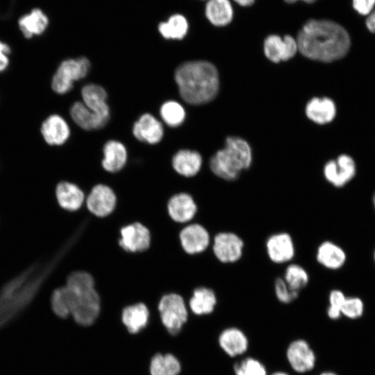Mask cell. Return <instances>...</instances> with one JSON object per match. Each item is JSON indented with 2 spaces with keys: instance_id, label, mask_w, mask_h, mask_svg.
I'll list each match as a JSON object with an SVG mask.
<instances>
[{
  "instance_id": "obj_1",
  "label": "cell",
  "mask_w": 375,
  "mask_h": 375,
  "mask_svg": "<svg viewBox=\"0 0 375 375\" xmlns=\"http://www.w3.org/2000/svg\"><path fill=\"white\" fill-rule=\"evenodd\" d=\"M53 312L60 318L72 315L82 326L92 324L100 312V295L92 275L84 270L68 274L65 285L54 289L50 297Z\"/></svg>"
},
{
  "instance_id": "obj_2",
  "label": "cell",
  "mask_w": 375,
  "mask_h": 375,
  "mask_svg": "<svg viewBox=\"0 0 375 375\" xmlns=\"http://www.w3.org/2000/svg\"><path fill=\"white\" fill-rule=\"evenodd\" d=\"M298 50L305 57L321 62L340 60L348 53L351 40L339 24L324 19H310L297 37Z\"/></svg>"
},
{
  "instance_id": "obj_3",
  "label": "cell",
  "mask_w": 375,
  "mask_h": 375,
  "mask_svg": "<svg viewBox=\"0 0 375 375\" xmlns=\"http://www.w3.org/2000/svg\"><path fill=\"white\" fill-rule=\"evenodd\" d=\"M174 79L181 98L191 105L212 101L219 91V74L215 66L205 60L188 61L176 69Z\"/></svg>"
},
{
  "instance_id": "obj_4",
  "label": "cell",
  "mask_w": 375,
  "mask_h": 375,
  "mask_svg": "<svg viewBox=\"0 0 375 375\" xmlns=\"http://www.w3.org/2000/svg\"><path fill=\"white\" fill-rule=\"evenodd\" d=\"M251 159V148L244 140L228 137L224 148L211 157L209 166L215 176L233 181L238 178L242 170L250 167Z\"/></svg>"
},
{
  "instance_id": "obj_5",
  "label": "cell",
  "mask_w": 375,
  "mask_h": 375,
  "mask_svg": "<svg viewBox=\"0 0 375 375\" xmlns=\"http://www.w3.org/2000/svg\"><path fill=\"white\" fill-rule=\"evenodd\" d=\"M90 69V62L85 57L62 61L53 76V90L60 94L69 92L74 82L85 78Z\"/></svg>"
},
{
  "instance_id": "obj_6",
  "label": "cell",
  "mask_w": 375,
  "mask_h": 375,
  "mask_svg": "<svg viewBox=\"0 0 375 375\" xmlns=\"http://www.w3.org/2000/svg\"><path fill=\"white\" fill-rule=\"evenodd\" d=\"M163 325L172 335H176L188 319V310L181 295L171 292L164 294L158 305Z\"/></svg>"
},
{
  "instance_id": "obj_7",
  "label": "cell",
  "mask_w": 375,
  "mask_h": 375,
  "mask_svg": "<svg viewBox=\"0 0 375 375\" xmlns=\"http://www.w3.org/2000/svg\"><path fill=\"white\" fill-rule=\"evenodd\" d=\"M244 242L235 233L222 231L212 240V250L215 257L222 263H234L243 255Z\"/></svg>"
},
{
  "instance_id": "obj_8",
  "label": "cell",
  "mask_w": 375,
  "mask_h": 375,
  "mask_svg": "<svg viewBox=\"0 0 375 375\" xmlns=\"http://www.w3.org/2000/svg\"><path fill=\"white\" fill-rule=\"evenodd\" d=\"M356 173V161L347 154H341L335 160L328 161L323 169L326 181L337 189L342 188L350 183L355 178Z\"/></svg>"
},
{
  "instance_id": "obj_9",
  "label": "cell",
  "mask_w": 375,
  "mask_h": 375,
  "mask_svg": "<svg viewBox=\"0 0 375 375\" xmlns=\"http://www.w3.org/2000/svg\"><path fill=\"white\" fill-rule=\"evenodd\" d=\"M119 235L118 245L127 253H142L150 247V231L140 222H135L122 226Z\"/></svg>"
},
{
  "instance_id": "obj_10",
  "label": "cell",
  "mask_w": 375,
  "mask_h": 375,
  "mask_svg": "<svg viewBox=\"0 0 375 375\" xmlns=\"http://www.w3.org/2000/svg\"><path fill=\"white\" fill-rule=\"evenodd\" d=\"M117 196L111 187L98 183L88 194L85 205L93 215L103 218L113 212L117 206Z\"/></svg>"
},
{
  "instance_id": "obj_11",
  "label": "cell",
  "mask_w": 375,
  "mask_h": 375,
  "mask_svg": "<svg viewBox=\"0 0 375 375\" xmlns=\"http://www.w3.org/2000/svg\"><path fill=\"white\" fill-rule=\"evenodd\" d=\"M178 239L182 249L190 256L203 253L211 243L209 231L199 223L185 226L178 233Z\"/></svg>"
},
{
  "instance_id": "obj_12",
  "label": "cell",
  "mask_w": 375,
  "mask_h": 375,
  "mask_svg": "<svg viewBox=\"0 0 375 375\" xmlns=\"http://www.w3.org/2000/svg\"><path fill=\"white\" fill-rule=\"evenodd\" d=\"M285 354L290 366L297 373H307L315 366V353L305 340L297 339L292 341L287 347Z\"/></svg>"
},
{
  "instance_id": "obj_13",
  "label": "cell",
  "mask_w": 375,
  "mask_h": 375,
  "mask_svg": "<svg viewBox=\"0 0 375 375\" xmlns=\"http://www.w3.org/2000/svg\"><path fill=\"white\" fill-rule=\"evenodd\" d=\"M265 248L269 259L275 264L288 263L295 256L294 240L287 232L269 235L266 240Z\"/></svg>"
},
{
  "instance_id": "obj_14",
  "label": "cell",
  "mask_w": 375,
  "mask_h": 375,
  "mask_svg": "<svg viewBox=\"0 0 375 375\" xmlns=\"http://www.w3.org/2000/svg\"><path fill=\"white\" fill-rule=\"evenodd\" d=\"M167 210L169 217L174 222L184 224L195 217L198 206L190 194L181 192L174 194L168 199Z\"/></svg>"
},
{
  "instance_id": "obj_15",
  "label": "cell",
  "mask_w": 375,
  "mask_h": 375,
  "mask_svg": "<svg viewBox=\"0 0 375 375\" xmlns=\"http://www.w3.org/2000/svg\"><path fill=\"white\" fill-rule=\"evenodd\" d=\"M298 50L297 41L290 35L283 39L276 35H269L264 42L266 57L274 62L285 61L292 58Z\"/></svg>"
},
{
  "instance_id": "obj_16",
  "label": "cell",
  "mask_w": 375,
  "mask_h": 375,
  "mask_svg": "<svg viewBox=\"0 0 375 375\" xmlns=\"http://www.w3.org/2000/svg\"><path fill=\"white\" fill-rule=\"evenodd\" d=\"M315 259L318 265L327 270L336 271L341 269L346 262L347 255L340 245L325 240L321 241L316 249Z\"/></svg>"
},
{
  "instance_id": "obj_17",
  "label": "cell",
  "mask_w": 375,
  "mask_h": 375,
  "mask_svg": "<svg viewBox=\"0 0 375 375\" xmlns=\"http://www.w3.org/2000/svg\"><path fill=\"white\" fill-rule=\"evenodd\" d=\"M133 134L139 141L155 144L161 141L164 129L162 123L150 113H144L134 123Z\"/></svg>"
},
{
  "instance_id": "obj_18",
  "label": "cell",
  "mask_w": 375,
  "mask_h": 375,
  "mask_svg": "<svg viewBox=\"0 0 375 375\" xmlns=\"http://www.w3.org/2000/svg\"><path fill=\"white\" fill-rule=\"evenodd\" d=\"M55 194L59 206L69 212L78 210L85 200L83 190L78 185L67 181L58 183Z\"/></svg>"
},
{
  "instance_id": "obj_19",
  "label": "cell",
  "mask_w": 375,
  "mask_h": 375,
  "mask_svg": "<svg viewBox=\"0 0 375 375\" xmlns=\"http://www.w3.org/2000/svg\"><path fill=\"white\" fill-rule=\"evenodd\" d=\"M218 343L222 351L230 357L244 354L249 348L246 334L238 327H228L220 333Z\"/></svg>"
},
{
  "instance_id": "obj_20",
  "label": "cell",
  "mask_w": 375,
  "mask_h": 375,
  "mask_svg": "<svg viewBox=\"0 0 375 375\" xmlns=\"http://www.w3.org/2000/svg\"><path fill=\"white\" fill-rule=\"evenodd\" d=\"M81 96L83 103L95 114L110 119V109L106 102L107 93L99 85L90 83L83 87Z\"/></svg>"
},
{
  "instance_id": "obj_21",
  "label": "cell",
  "mask_w": 375,
  "mask_h": 375,
  "mask_svg": "<svg viewBox=\"0 0 375 375\" xmlns=\"http://www.w3.org/2000/svg\"><path fill=\"white\" fill-rule=\"evenodd\" d=\"M43 138L50 145H61L69 137L70 129L66 121L58 115L47 118L41 126Z\"/></svg>"
},
{
  "instance_id": "obj_22",
  "label": "cell",
  "mask_w": 375,
  "mask_h": 375,
  "mask_svg": "<svg viewBox=\"0 0 375 375\" xmlns=\"http://www.w3.org/2000/svg\"><path fill=\"white\" fill-rule=\"evenodd\" d=\"M103 158L101 165L104 170L110 173L119 172L127 161V151L125 146L117 140H108L103 146Z\"/></svg>"
},
{
  "instance_id": "obj_23",
  "label": "cell",
  "mask_w": 375,
  "mask_h": 375,
  "mask_svg": "<svg viewBox=\"0 0 375 375\" xmlns=\"http://www.w3.org/2000/svg\"><path fill=\"white\" fill-rule=\"evenodd\" d=\"M172 164L178 174L185 177H192L200 171L202 158L196 151L181 149L174 155Z\"/></svg>"
},
{
  "instance_id": "obj_24",
  "label": "cell",
  "mask_w": 375,
  "mask_h": 375,
  "mask_svg": "<svg viewBox=\"0 0 375 375\" xmlns=\"http://www.w3.org/2000/svg\"><path fill=\"white\" fill-rule=\"evenodd\" d=\"M70 115L79 127L86 131L101 128L109 121L93 112L81 101H76L72 105Z\"/></svg>"
},
{
  "instance_id": "obj_25",
  "label": "cell",
  "mask_w": 375,
  "mask_h": 375,
  "mask_svg": "<svg viewBox=\"0 0 375 375\" xmlns=\"http://www.w3.org/2000/svg\"><path fill=\"white\" fill-rule=\"evenodd\" d=\"M217 303V298L215 291L206 286L196 288L189 301L190 310L197 315L211 314Z\"/></svg>"
},
{
  "instance_id": "obj_26",
  "label": "cell",
  "mask_w": 375,
  "mask_h": 375,
  "mask_svg": "<svg viewBox=\"0 0 375 375\" xmlns=\"http://www.w3.org/2000/svg\"><path fill=\"white\" fill-rule=\"evenodd\" d=\"M306 114L314 122L324 124L331 122L336 114L334 102L329 98H313L306 105Z\"/></svg>"
},
{
  "instance_id": "obj_27",
  "label": "cell",
  "mask_w": 375,
  "mask_h": 375,
  "mask_svg": "<svg viewBox=\"0 0 375 375\" xmlns=\"http://www.w3.org/2000/svg\"><path fill=\"white\" fill-rule=\"evenodd\" d=\"M149 312L142 302L125 307L122 310V319L131 333H138L147 324Z\"/></svg>"
},
{
  "instance_id": "obj_28",
  "label": "cell",
  "mask_w": 375,
  "mask_h": 375,
  "mask_svg": "<svg viewBox=\"0 0 375 375\" xmlns=\"http://www.w3.org/2000/svg\"><path fill=\"white\" fill-rule=\"evenodd\" d=\"M205 14L212 24L223 26L231 22L233 11L229 0H208Z\"/></svg>"
},
{
  "instance_id": "obj_29",
  "label": "cell",
  "mask_w": 375,
  "mask_h": 375,
  "mask_svg": "<svg viewBox=\"0 0 375 375\" xmlns=\"http://www.w3.org/2000/svg\"><path fill=\"white\" fill-rule=\"evenodd\" d=\"M19 26L24 37L30 38L42 34L49 24L47 15L38 8L31 10L19 19Z\"/></svg>"
},
{
  "instance_id": "obj_30",
  "label": "cell",
  "mask_w": 375,
  "mask_h": 375,
  "mask_svg": "<svg viewBox=\"0 0 375 375\" xmlns=\"http://www.w3.org/2000/svg\"><path fill=\"white\" fill-rule=\"evenodd\" d=\"M189 24L181 14L171 15L166 22L159 24L160 34L166 40H182L188 33Z\"/></svg>"
},
{
  "instance_id": "obj_31",
  "label": "cell",
  "mask_w": 375,
  "mask_h": 375,
  "mask_svg": "<svg viewBox=\"0 0 375 375\" xmlns=\"http://www.w3.org/2000/svg\"><path fill=\"white\" fill-rule=\"evenodd\" d=\"M180 370L179 362L171 354H156L150 365L151 375H177Z\"/></svg>"
},
{
  "instance_id": "obj_32",
  "label": "cell",
  "mask_w": 375,
  "mask_h": 375,
  "mask_svg": "<svg viewBox=\"0 0 375 375\" xmlns=\"http://www.w3.org/2000/svg\"><path fill=\"white\" fill-rule=\"evenodd\" d=\"M283 278L291 290L300 292L308 285L309 274L301 265L291 263L286 267Z\"/></svg>"
},
{
  "instance_id": "obj_33",
  "label": "cell",
  "mask_w": 375,
  "mask_h": 375,
  "mask_svg": "<svg viewBox=\"0 0 375 375\" xmlns=\"http://www.w3.org/2000/svg\"><path fill=\"white\" fill-rule=\"evenodd\" d=\"M160 115L167 126L177 127L183 123L185 118V110L181 103L170 100L162 104L160 108Z\"/></svg>"
},
{
  "instance_id": "obj_34",
  "label": "cell",
  "mask_w": 375,
  "mask_h": 375,
  "mask_svg": "<svg viewBox=\"0 0 375 375\" xmlns=\"http://www.w3.org/2000/svg\"><path fill=\"white\" fill-rule=\"evenodd\" d=\"M235 375H267V369L259 360L247 357L233 366Z\"/></svg>"
},
{
  "instance_id": "obj_35",
  "label": "cell",
  "mask_w": 375,
  "mask_h": 375,
  "mask_svg": "<svg viewBox=\"0 0 375 375\" xmlns=\"http://www.w3.org/2000/svg\"><path fill=\"white\" fill-rule=\"evenodd\" d=\"M346 298L344 293L339 289L330 290L327 297L326 314L328 318L333 321L342 319L341 308Z\"/></svg>"
},
{
  "instance_id": "obj_36",
  "label": "cell",
  "mask_w": 375,
  "mask_h": 375,
  "mask_svg": "<svg viewBox=\"0 0 375 375\" xmlns=\"http://www.w3.org/2000/svg\"><path fill=\"white\" fill-rule=\"evenodd\" d=\"M364 311V302L360 297L346 296L341 308L342 317L349 320H356L362 317Z\"/></svg>"
},
{
  "instance_id": "obj_37",
  "label": "cell",
  "mask_w": 375,
  "mask_h": 375,
  "mask_svg": "<svg viewBox=\"0 0 375 375\" xmlns=\"http://www.w3.org/2000/svg\"><path fill=\"white\" fill-rule=\"evenodd\" d=\"M274 285L276 297L282 303L289 304L297 299L299 295V292L290 289L283 278H276Z\"/></svg>"
},
{
  "instance_id": "obj_38",
  "label": "cell",
  "mask_w": 375,
  "mask_h": 375,
  "mask_svg": "<svg viewBox=\"0 0 375 375\" xmlns=\"http://www.w3.org/2000/svg\"><path fill=\"white\" fill-rule=\"evenodd\" d=\"M353 7L360 15H369L375 7V0H353Z\"/></svg>"
},
{
  "instance_id": "obj_39",
  "label": "cell",
  "mask_w": 375,
  "mask_h": 375,
  "mask_svg": "<svg viewBox=\"0 0 375 375\" xmlns=\"http://www.w3.org/2000/svg\"><path fill=\"white\" fill-rule=\"evenodd\" d=\"M10 49L8 44L0 42V72L3 71L9 63L8 55Z\"/></svg>"
},
{
  "instance_id": "obj_40",
  "label": "cell",
  "mask_w": 375,
  "mask_h": 375,
  "mask_svg": "<svg viewBox=\"0 0 375 375\" xmlns=\"http://www.w3.org/2000/svg\"><path fill=\"white\" fill-rule=\"evenodd\" d=\"M366 26L370 32L375 33V7L369 14L366 19Z\"/></svg>"
},
{
  "instance_id": "obj_41",
  "label": "cell",
  "mask_w": 375,
  "mask_h": 375,
  "mask_svg": "<svg viewBox=\"0 0 375 375\" xmlns=\"http://www.w3.org/2000/svg\"><path fill=\"white\" fill-rule=\"evenodd\" d=\"M237 3L242 6H249L253 4L255 0H234Z\"/></svg>"
},
{
  "instance_id": "obj_42",
  "label": "cell",
  "mask_w": 375,
  "mask_h": 375,
  "mask_svg": "<svg viewBox=\"0 0 375 375\" xmlns=\"http://www.w3.org/2000/svg\"><path fill=\"white\" fill-rule=\"evenodd\" d=\"M285 2L287 3H294L295 1H297V0H284ZM306 3H313L314 1H315L316 0H302Z\"/></svg>"
},
{
  "instance_id": "obj_43",
  "label": "cell",
  "mask_w": 375,
  "mask_h": 375,
  "mask_svg": "<svg viewBox=\"0 0 375 375\" xmlns=\"http://www.w3.org/2000/svg\"><path fill=\"white\" fill-rule=\"evenodd\" d=\"M319 375H338V374L331 371H325L320 373Z\"/></svg>"
},
{
  "instance_id": "obj_44",
  "label": "cell",
  "mask_w": 375,
  "mask_h": 375,
  "mask_svg": "<svg viewBox=\"0 0 375 375\" xmlns=\"http://www.w3.org/2000/svg\"><path fill=\"white\" fill-rule=\"evenodd\" d=\"M270 375H290V374H288V373H286L285 372L278 371V372H275L271 374Z\"/></svg>"
},
{
  "instance_id": "obj_45",
  "label": "cell",
  "mask_w": 375,
  "mask_h": 375,
  "mask_svg": "<svg viewBox=\"0 0 375 375\" xmlns=\"http://www.w3.org/2000/svg\"><path fill=\"white\" fill-rule=\"evenodd\" d=\"M372 202H373L374 208V210H375V192L374 193V194L372 196Z\"/></svg>"
},
{
  "instance_id": "obj_46",
  "label": "cell",
  "mask_w": 375,
  "mask_h": 375,
  "mask_svg": "<svg viewBox=\"0 0 375 375\" xmlns=\"http://www.w3.org/2000/svg\"><path fill=\"white\" fill-rule=\"evenodd\" d=\"M373 258H374V263H375V249L374 251Z\"/></svg>"
}]
</instances>
